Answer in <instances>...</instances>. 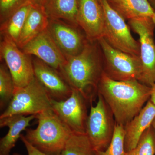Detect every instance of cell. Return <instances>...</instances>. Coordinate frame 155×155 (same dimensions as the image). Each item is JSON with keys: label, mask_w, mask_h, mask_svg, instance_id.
<instances>
[{"label": "cell", "mask_w": 155, "mask_h": 155, "mask_svg": "<svg viewBox=\"0 0 155 155\" xmlns=\"http://www.w3.org/2000/svg\"><path fill=\"white\" fill-rule=\"evenodd\" d=\"M151 87L137 80L118 81L103 72L97 86L110 109L116 124L125 126L141 111L150 96Z\"/></svg>", "instance_id": "6da1fadb"}, {"label": "cell", "mask_w": 155, "mask_h": 155, "mask_svg": "<svg viewBox=\"0 0 155 155\" xmlns=\"http://www.w3.org/2000/svg\"><path fill=\"white\" fill-rule=\"evenodd\" d=\"M103 59L97 41L88 40L82 51L67 58L59 71L72 89L92 103L102 73Z\"/></svg>", "instance_id": "7a4b0ae2"}, {"label": "cell", "mask_w": 155, "mask_h": 155, "mask_svg": "<svg viewBox=\"0 0 155 155\" xmlns=\"http://www.w3.org/2000/svg\"><path fill=\"white\" fill-rule=\"evenodd\" d=\"M38 126L27 128L25 139L33 147L49 155L61 154L73 132L62 122L52 109L36 115Z\"/></svg>", "instance_id": "3957f363"}, {"label": "cell", "mask_w": 155, "mask_h": 155, "mask_svg": "<svg viewBox=\"0 0 155 155\" xmlns=\"http://www.w3.org/2000/svg\"><path fill=\"white\" fill-rule=\"evenodd\" d=\"M51 100L44 87L35 77L26 86L15 87L13 97L0 119L13 115H37L52 109Z\"/></svg>", "instance_id": "277c9868"}, {"label": "cell", "mask_w": 155, "mask_h": 155, "mask_svg": "<svg viewBox=\"0 0 155 155\" xmlns=\"http://www.w3.org/2000/svg\"><path fill=\"white\" fill-rule=\"evenodd\" d=\"M97 41L102 54L104 72L108 77L118 81L137 80L141 82L142 67L139 57L115 48L103 37Z\"/></svg>", "instance_id": "5b68a950"}, {"label": "cell", "mask_w": 155, "mask_h": 155, "mask_svg": "<svg viewBox=\"0 0 155 155\" xmlns=\"http://www.w3.org/2000/svg\"><path fill=\"white\" fill-rule=\"evenodd\" d=\"M97 102L91 107L86 123V134L95 151H104L110 143L116 125L113 113L104 98L97 93Z\"/></svg>", "instance_id": "8992f818"}, {"label": "cell", "mask_w": 155, "mask_h": 155, "mask_svg": "<svg viewBox=\"0 0 155 155\" xmlns=\"http://www.w3.org/2000/svg\"><path fill=\"white\" fill-rule=\"evenodd\" d=\"M101 2L104 12L103 37L115 48L139 57V43L131 35L125 19L111 7L107 0Z\"/></svg>", "instance_id": "52a82bcc"}, {"label": "cell", "mask_w": 155, "mask_h": 155, "mask_svg": "<svg viewBox=\"0 0 155 155\" xmlns=\"http://www.w3.org/2000/svg\"><path fill=\"white\" fill-rule=\"evenodd\" d=\"M128 25L139 37V58L142 67L141 82L147 86L155 84V25L151 18H141L128 21Z\"/></svg>", "instance_id": "ba28073f"}, {"label": "cell", "mask_w": 155, "mask_h": 155, "mask_svg": "<svg viewBox=\"0 0 155 155\" xmlns=\"http://www.w3.org/2000/svg\"><path fill=\"white\" fill-rule=\"evenodd\" d=\"M0 55L12 75L15 87L26 86L34 79L33 62L30 56L8 37L2 36Z\"/></svg>", "instance_id": "9c48e42d"}, {"label": "cell", "mask_w": 155, "mask_h": 155, "mask_svg": "<svg viewBox=\"0 0 155 155\" xmlns=\"http://www.w3.org/2000/svg\"><path fill=\"white\" fill-rule=\"evenodd\" d=\"M87 102L79 92L72 89L71 95L66 100L52 99V109L73 133L86 134Z\"/></svg>", "instance_id": "30bf717a"}, {"label": "cell", "mask_w": 155, "mask_h": 155, "mask_svg": "<svg viewBox=\"0 0 155 155\" xmlns=\"http://www.w3.org/2000/svg\"><path fill=\"white\" fill-rule=\"evenodd\" d=\"M78 27L64 20L49 19L48 30L67 59L81 52L88 41Z\"/></svg>", "instance_id": "8fae6325"}, {"label": "cell", "mask_w": 155, "mask_h": 155, "mask_svg": "<svg viewBox=\"0 0 155 155\" xmlns=\"http://www.w3.org/2000/svg\"><path fill=\"white\" fill-rule=\"evenodd\" d=\"M76 19L88 40L95 41L103 37L104 12L101 0H78Z\"/></svg>", "instance_id": "7c38bea8"}, {"label": "cell", "mask_w": 155, "mask_h": 155, "mask_svg": "<svg viewBox=\"0 0 155 155\" xmlns=\"http://www.w3.org/2000/svg\"><path fill=\"white\" fill-rule=\"evenodd\" d=\"M21 49L28 55L35 56L59 72L67 62V58L56 45L48 29Z\"/></svg>", "instance_id": "4fadbf2b"}, {"label": "cell", "mask_w": 155, "mask_h": 155, "mask_svg": "<svg viewBox=\"0 0 155 155\" xmlns=\"http://www.w3.org/2000/svg\"><path fill=\"white\" fill-rule=\"evenodd\" d=\"M35 77L41 84L53 99H67L72 94L71 87L61 73L39 59L32 60Z\"/></svg>", "instance_id": "5bb4252c"}, {"label": "cell", "mask_w": 155, "mask_h": 155, "mask_svg": "<svg viewBox=\"0 0 155 155\" xmlns=\"http://www.w3.org/2000/svg\"><path fill=\"white\" fill-rule=\"evenodd\" d=\"M155 118V106L148 101L139 113L124 126L125 152L133 150Z\"/></svg>", "instance_id": "9a60e30c"}, {"label": "cell", "mask_w": 155, "mask_h": 155, "mask_svg": "<svg viewBox=\"0 0 155 155\" xmlns=\"http://www.w3.org/2000/svg\"><path fill=\"white\" fill-rule=\"evenodd\" d=\"M36 115H17L0 119V127H8V133L0 140V155H10L12 149L22 135V132L36 119Z\"/></svg>", "instance_id": "2e32d148"}, {"label": "cell", "mask_w": 155, "mask_h": 155, "mask_svg": "<svg viewBox=\"0 0 155 155\" xmlns=\"http://www.w3.org/2000/svg\"><path fill=\"white\" fill-rule=\"evenodd\" d=\"M48 23L49 18L43 6L32 5L18 40V46L22 49L47 29Z\"/></svg>", "instance_id": "e0dca14e"}, {"label": "cell", "mask_w": 155, "mask_h": 155, "mask_svg": "<svg viewBox=\"0 0 155 155\" xmlns=\"http://www.w3.org/2000/svg\"><path fill=\"white\" fill-rule=\"evenodd\" d=\"M111 7L125 20L152 18L155 11L148 0H107Z\"/></svg>", "instance_id": "ac0fdd59"}, {"label": "cell", "mask_w": 155, "mask_h": 155, "mask_svg": "<svg viewBox=\"0 0 155 155\" xmlns=\"http://www.w3.org/2000/svg\"><path fill=\"white\" fill-rule=\"evenodd\" d=\"M44 8L49 19H60L78 25V0H46Z\"/></svg>", "instance_id": "d6986e66"}, {"label": "cell", "mask_w": 155, "mask_h": 155, "mask_svg": "<svg viewBox=\"0 0 155 155\" xmlns=\"http://www.w3.org/2000/svg\"><path fill=\"white\" fill-rule=\"evenodd\" d=\"M32 5L28 2L15 12L5 22L1 24L2 36L8 37L17 44L20 34Z\"/></svg>", "instance_id": "ffe728a7"}, {"label": "cell", "mask_w": 155, "mask_h": 155, "mask_svg": "<svg viewBox=\"0 0 155 155\" xmlns=\"http://www.w3.org/2000/svg\"><path fill=\"white\" fill-rule=\"evenodd\" d=\"M94 151L86 134L73 133L61 155H95Z\"/></svg>", "instance_id": "44dd1931"}, {"label": "cell", "mask_w": 155, "mask_h": 155, "mask_svg": "<svg viewBox=\"0 0 155 155\" xmlns=\"http://www.w3.org/2000/svg\"><path fill=\"white\" fill-rule=\"evenodd\" d=\"M15 85L12 75L6 64L0 66V106L4 107L11 101L14 95Z\"/></svg>", "instance_id": "7402d4cb"}, {"label": "cell", "mask_w": 155, "mask_h": 155, "mask_svg": "<svg viewBox=\"0 0 155 155\" xmlns=\"http://www.w3.org/2000/svg\"><path fill=\"white\" fill-rule=\"evenodd\" d=\"M124 126L116 124L110 143L104 151H95V155H124L125 150Z\"/></svg>", "instance_id": "603a6c76"}, {"label": "cell", "mask_w": 155, "mask_h": 155, "mask_svg": "<svg viewBox=\"0 0 155 155\" xmlns=\"http://www.w3.org/2000/svg\"><path fill=\"white\" fill-rule=\"evenodd\" d=\"M150 126L143 134L138 144L124 155H155V133Z\"/></svg>", "instance_id": "cb8c5ba5"}, {"label": "cell", "mask_w": 155, "mask_h": 155, "mask_svg": "<svg viewBox=\"0 0 155 155\" xmlns=\"http://www.w3.org/2000/svg\"><path fill=\"white\" fill-rule=\"evenodd\" d=\"M29 0H0V22H5L10 17L27 3Z\"/></svg>", "instance_id": "d4e9b609"}, {"label": "cell", "mask_w": 155, "mask_h": 155, "mask_svg": "<svg viewBox=\"0 0 155 155\" xmlns=\"http://www.w3.org/2000/svg\"><path fill=\"white\" fill-rule=\"evenodd\" d=\"M20 139L25 146L27 153H28V155H49L42 153L39 150L37 149L36 148L33 147L26 140L24 135L22 134ZM57 155H61V154Z\"/></svg>", "instance_id": "484cf974"}, {"label": "cell", "mask_w": 155, "mask_h": 155, "mask_svg": "<svg viewBox=\"0 0 155 155\" xmlns=\"http://www.w3.org/2000/svg\"><path fill=\"white\" fill-rule=\"evenodd\" d=\"M46 0H29V2L34 6H43Z\"/></svg>", "instance_id": "4316f807"}, {"label": "cell", "mask_w": 155, "mask_h": 155, "mask_svg": "<svg viewBox=\"0 0 155 155\" xmlns=\"http://www.w3.org/2000/svg\"><path fill=\"white\" fill-rule=\"evenodd\" d=\"M150 101L155 106V84L151 87Z\"/></svg>", "instance_id": "83f0119b"}, {"label": "cell", "mask_w": 155, "mask_h": 155, "mask_svg": "<svg viewBox=\"0 0 155 155\" xmlns=\"http://www.w3.org/2000/svg\"><path fill=\"white\" fill-rule=\"evenodd\" d=\"M148 1L155 11V0H148Z\"/></svg>", "instance_id": "f1b7e54d"}, {"label": "cell", "mask_w": 155, "mask_h": 155, "mask_svg": "<svg viewBox=\"0 0 155 155\" xmlns=\"http://www.w3.org/2000/svg\"><path fill=\"white\" fill-rule=\"evenodd\" d=\"M152 126L153 129L154 130L155 133V118L153 121L152 124Z\"/></svg>", "instance_id": "f546056e"}, {"label": "cell", "mask_w": 155, "mask_h": 155, "mask_svg": "<svg viewBox=\"0 0 155 155\" xmlns=\"http://www.w3.org/2000/svg\"><path fill=\"white\" fill-rule=\"evenodd\" d=\"M152 19L153 22L155 25V13L154 15H153V16L152 18Z\"/></svg>", "instance_id": "4dcf8cb0"}, {"label": "cell", "mask_w": 155, "mask_h": 155, "mask_svg": "<svg viewBox=\"0 0 155 155\" xmlns=\"http://www.w3.org/2000/svg\"><path fill=\"white\" fill-rule=\"evenodd\" d=\"M13 155H22L21 154H20L18 153H14V154H13Z\"/></svg>", "instance_id": "1f68e13d"}]
</instances>
